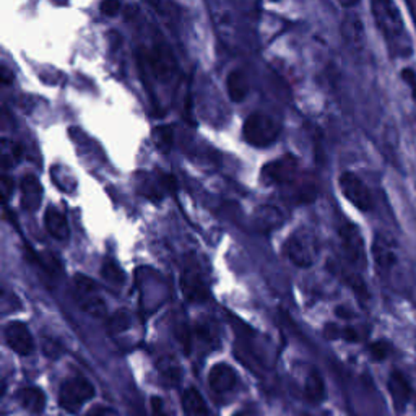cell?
<instances>
[{"label": "cell", "instance_id": "cell-17", "mask_svg": "<svg viewBox=\"0 0 416 416\" xmlns=\"http://www.w3.org/2000/svg\"><path fill=\"white\" fill-rule=\"evenodd\" d=\"M16 400L20 402V405L28 410L29 413H43L46 407V395L44 392L38 387H25L20 389L16 394Z\"/></svg>", "mask_w": 416, "mask_h": 416}, {"label": "cell", "instance_id": "cell-16", "mask_svg": "<svg viewBox=\"0 0 416 416\" xmlns=\"http://www.w3.org/2000/svg\"><path fill=\"white\" fill-rule=\"evenodd\" d=\"M44 226L52 238L57 241H67L70 238V228L66 215L59 212L57 208L49 207L44 213Z\"/></svg>", "mask_w": 416, "mask_h": 416}, {"label": "cell", "instance_id": "cell-36", "mask_svg": "<svg viewBox=\"0 0 416 416\" xmlns=\"http://www.w3.org/2000/svg\"><path fill=\"white\" fill-rule=\"evenodd\" d=\"M337 315H338V318H342V319H350L351 318L350 310L345 309V308H337Z\"/></svg>", "mask_w": 416, "mask_h": 416}, {"label": "cell", "instance_id": "cell-4", "mask_svg": "<svg viewBox=\"0 0 416 416\" xmlns=\"http://www.w3.org/2000/svg\"><path fill=\"white\" fill-rule=\"evenodd\" d=\"M338 186L343 197L362 213L371 212L374 207L372 194L360 176L355 173H343L338 178Z\"/></svg>", "mask_w": 416, "mask_h": 416}, {"label": "cell", "instance_id": "cell-7", "mask_svg": "<svg viewBox=\"0 0 416 416\" xmlns=\"http://www.w3.org/2000/svg\"><path fill=\"white\" fill-rule=\"evenodd\" d=\"M298 166L300 163L295 156H283L280 160H275L263 168L262 171V181L265 184L270 186H293L296 183L298 176Z\"/></svg>", "mask_w": 416, "mask_h": 416}, {"label": "cell", "instance_id": "cell-25", "mask_svg": "<svg viewBox=\"0 0 416 416\" xmlns=\"http://www.w3.org/2000/svg\"><path fill=\"white\" fill-rule=\"evenodd\" d=\"M103 277L106 278L108 281H111V283H114V285H121L122 281H124V273H122L121 268L117 267L114 262H111V260L104 262Z\"/></svg>", "mask_w": 416, "mask_h": 416}, {"label": "cell", "instance_id": "cell-37", "mask_svg": "<svg viewBox=\"0 0 416 416\" xmlns=\"http://www.w3.org/2000/svg\"><path fill=\"white\" fill-rule=\"evenodd\" d=\"M2 81H4V85L10 83V75H9V70L5 66H2Z\"/></svg>", "mask_w": 416, "mask_h": 416}, {"label": "cell", "instance_id": "cell-35", "mask_svg": "<svg viewBox=\"0 0 416 416\" xmlns=\"http://www.w3.org/2000/svg\"><path fill=\"white\" fill-rule=\"evenodd\" d=\"M4 183H2V192H4V198L7 201L9 196H10V192L14 191V183L7 178V176H4Z\"/></svg>", "mask_w": 416, "mask_h": 416}, {"label": "cell", "instance_id": "cell-6", "mask_svg": "<svg viewBox=\"0 0 416 416\" xmlns=\"http://www.w3.org/2000/svg\"><path fill=\"white\" fill-rule=\"evenodd\" d=\"M73 288L77 293V303L93 318H104L106 314V303L99 296L98 286L93 280L85 275H77L73 278Z\"/></svg>", "mask_w": 416, "mask_h": 416}, {"label": "cell", "instance_id": "cell-18", "mask_svg": "<svg viewBox=\"0 0 416 416\" xmlns=\"http://www.w3.org/2000/svg\"><path fill=\"white\" fill-rule=\"evenodd\" d=\"M226 90L231 101L234 103L244 101L249 93V85H248V78H245V75L241 72V70H233V72L228 75Z\"/></svg>", "mask_w": 416, "mask_h": 416}, {"label": "cell", "instance_id": "cell-32", "mask_svg": "<svg viewBox=\"0 0 416 416\" xmlns=\"http://www.w3.org/2000/svg\"><path fill=\"white\" fill-rule=\"evenodd\" d=\"M85 416H117V413L114 412L113 408H108V407H95L93 410H90Z\"/></svg>", "mask_w": 416, "mask_h": 416}, {"label": "cell", "instance_id": "cell-20", "mask_svg": "<svg viewBox=\"0 0 416 416\" xmlns=\"http://www.w3.org/2000/svg\"><path fill=\"white\" fill-rule=\"evenodd\" d=\"M183 408L187 416H208V407L201 392L189 387L183 394Z\"/></svg>", "mask_w": 416, "mask_h": 416}, {"label": "cell", "instance_id": "cell-8", "mask_svg": "<svg viewBox=\"0 0 416 416\" xmlns=\"http://www.w3.org/2000/svg\"><path fill=\"white\" fill-rule=\"evenodd\" d=\"M340 241L345 255H347L351 265L362 268L366 265V250H365V239L358 226L351 225V223H343L340 226Z\"/></svg>", "mask_w": 416, "mask_h": 416}, {"label": "cell", "instance_id": "cell-30", "mask_svg": "<svg viewBox=\"0 0 416 416\" xmlns=\"http://www.w3.org/2000/svg\"><path fill=\"white\" fill-rule=\"evenodd\" d=\"M99 9H101V11L106 16H116L117 14H119V10H121V4L106 0V2H103L101 5H99Z\"/></svg>", "mask_w": 416, "mask_h": 416}, {"label": "cell", "instance_id": "cell-38", "mask_svg": "<svg viewBox=\"0 0 416 416\" xmlns=\"http://www.w3.org/2000/svg\"><path fill=\"white\" fill-rule=\"evenodd\" d=\"M234 416H248V415H244V413H238V415H234Z\"/></svg>", "mask_w": 416, "mask_h": 416}, {"label": "cell", "instance_id": "cell-22", "mask_svg": "<svg viewBox=\"0 0 416 416\" xmlns=\"http://www.w3.org/2000/svg\"><path fill=\"white\" fill-rule=\"evenodd\" d=\"M304 394L306 398L313 403H320L325 398V384L324 379L320 377L319 372L313 371L306 379V385H304Z\"/></svg>", "mask_w": 416, "mask_h": 416}, {"label": "cell", "instance_id": "cell-10", "mask_svg": "<svg viewBox=\"0 0 416 416\" xmlns=\"http://www.w3.org/2000/svg\"><path fill=\"white\" fill-rule=\"evenodd\" d=\"M4 337L5 342L9 345V348L14 350L15 353H19L21 356H28L33 353L34 340L31 332L28 329V325L23 324V322H10V324L5 327Z\"/></svg>", "mask_w": 416, "mask_h": 416}, {"label": "cell", "instance_id": "cell-23", "mask_svg": "<svg viewBox=\"0 0 416 416\" xmlns=\"http://www.w3.org/2000/svg\"><path fill=\"white\" fill-rule=\"evenodd\" d=\"M174 143V131L169 126L155 128V145L161 153H169Z\"/></svg>", "mask_w": 416, "mask_h": 416}, {"label": "cell", "instance_id": "cell-29", "mask_svg": "<svg viewBox=\"0 0 416 416\" xmlns=\"http://www.w3.org/2000/svg\"><path fill=\"white\" fill-rule=\"evenodd\" d=\"M127 327H128V318L126 313H121L119 315H116L113 322H111V329H113L114 332H122V330H126Z\"/></svg>", "mask_w": 416, "mask_h": 416}, {"label": "cell", "instance_id": "cell-2", "mask_svg": "<svg viewBox=\"0 0 416 416\" xmlns=\"http://www.w3.org/2000/svg\"><path fill=\"white\" fill-rule=\"evenodd\" d=\"M243 136L255 148H267L272 143L277 142L280 136V124L273 117L254 113L250 114L244 122Z\"/></svg>", "mask_w": 416, "mask_h": 416}, {"label": "cell", "instance_id": "cell-5", "mask_svg": "<svg viewBox=\"0 0 416 416\" xmlns=\"http://www.w3.org/2000/svg\"><path fill=\"white\" fill-rule=\"evenodd\" d=\"M93 395H95V387H93L91 382L77 376L67 379L62 384L61 392H59V403L67 412L73 413L83 407L88 400H91Z\"/></svg>", "mask_w": 416, "mask_h": 416}, {"label": "cell", "instance_id": "cell-13", "mask_svg": "<svg viewBox=\"0 0 416 416\" xmlns=\"http://www.w3.org/2000/svg\"><path fill=\"white\" fill-rule=\"evenodd\" d=\"M387 390L397 412H405L410 400H412V385H410V380L405 374L400 371H392L387 380Z\"/></svg>", "mask_w": 416, "mask_h": 416}, {"label": "cell", "instance_id": "cell-14", "mask_svg": "<svg viewBox=\"0 0 416 416\" xmlns=\"http://www.w3.org/2000/svg\"><path fill=\"white\" fill-rule=\"evenodd\" d=\"M208 384L215 392L218 394H225V392H230L236 385V372L230 365H225V362H218L208 372Z\"/></svg>", "mask_w": 416, "mask_h": 416}, {"label": "cell", "instance_id": "cell-3", "mask_svg": "<svg viewBox=\"0 0 416 416\" xmlns=\"http://www.w3.org/2000/svg\"><path fill=\"white\" fill-rule=\"evenodd\" d=\"M285 252L296 267H310L315 260V254H318V244H315L314 234L308 230L295 231L285 244Z\"/></svg>", "mask_w": 416, "mask_h": 416}, {"label": "cell", "instance_id": "cell-21", "mask_svg": "<svg viewBox=\"0 0 416 416\" xmlns=\"http://www.w3.org/2000/svg\"><path fill=\"white\" fill-rule=\"evenodd\" d=\"M210 10H212V16L215 21V26L218 29L223 38H230L233 36V16L230 9L226 7L225 4H216L212 2L208 5Z\"/></svg>", "mask_w": 416, "mask_h": 416}, {"label": "cell", "instance_id": "cell-34", "mask_svg": "<svg viewBox=\"0 0 416 416\" xmlns=\"http://www.w3.org/2000/svg\"><path fill=\"white\" fill-rule=\"evenodd\" d=\"M325 335L329 337L330 340H335L338 337H342V329H338V327L333 325V324H329L325 327Z\"/></svg>", "mask_w": 416, "mask_h": 416}, {"label": "cell", "instance_id": "cell-24", "mask_svg": "<svg viewBox=\"0 0 416 416\" xmlns=\"http://www.w3.org/2000/svg\"><path fill=\"white\" fill-rule=\"evenodd\" d=\"M259 215L260 216L257 221L260 223V228H265V230H272L281 220V215L275 207H262Z\"/></svg>", "mask_w": 416, "mask_h": 416}, {"label": "cell", "instance_id": "cell-9", "mask_svg": "<svg viewBox=\"0 0 416 416\" xmlns=\"http://www.w3.org/2000/svg\"><path fill=\"white\" fill-rule=\"evenodd\" d=\"M181 290H183L186 300L191 303H202L208 298L207 281L194 260L186 262L183 275H181Z\"/></svg>", "mask_w": 416, "mask_h": 416}, {"label": "cell", "instance_id": "cell-15", "mask_svg": "<svg viewBox=\"0 0 416 416\" xmlns=\"http://www.w3.org/2000/svg\"><path fill=\"white\" fill-rule=\"evenodd\" d=\"M342 34L351 49L361 51L365 46V26L358 15L350 14L342 23Z\"/></svg>", "mask_w": 416, "mask_h": 416}, {"label": "cell", "instance_id": "cell-19", "mask_svg": "<svg viewBox=\"0 0 416 416\" xmlns=\"http://www.w3.org/2000/svg\"><path fill=\"white\" fill-rule=\"evenodd\" d=\"M41 186L34 176H25L21 181V202L26 210H36L41 203Z\"/></svg>", "mask_w": 416, "mask_h": 416}, {"label": "cell", "instance_id": "cell-12", "mask_svg": "<svg viewBox=\"0 0 416 416\" xmlns=\"http://www.w3.org/2000/svg\"><path fill=\"white\" fill-rule=\"evenodd\" d=\"M146 64L158 80L168 81L173 77L176 70V62L166 48L163 46H155L148 54H146Z\"/></svg>", "mask_w": 416, "mask_h": 416}, {"label": "cell", "instance_id": "cell-31", "mask_svg": "<svg viewBox=\"0 0 416 416\" xmlns=\"http://www.w3.org/2000/svg\"><path fill=\"white\" fill-rule=\"evenodd\" d=\"M151 410H153V416H168L165 402L160 397H151Z\"/></svg>", "mask_w": 416, "mask_h": 416}, {"label": "cell", "instance_id": "cell-28", "mask_svg": "<svg viewBox=\"0 0 416 416\" xmlns=\"http://www.w3.org/2000/svg\"><path fill=\"white\" fill-rule=\"evenodd\" d=\"M400 75H402V80L408 85L410 91H412L413 101L416 103V73H415V70L413 69H403Z\"/></svg>", "mask_w": 416, "mask_h": 416}, {"label": "cell", "instance_id": "cell-26", "mask_svg": "<svg viewBox=\"0 0 416 416\" xmlns=\"http://www.w3.org/2000/svg\"><path fill=\"white\" fill-rule=\"evenodd\" d=\"M369 353H371L372 360L384 361L385 358H389L390 355V345L387 342H384V340H377V342L369 345Z\"/></svg>", "mask_w": 416, "mask_h": 416}, {"label": "cell", "instance_id": "cell-1", "mask_svg": "<svg viewBox=\"0 0 416 416\" xmlns=\"http://www.w3.org/2000/svg\"><path fill=\"white\" fill-rule=\"evenodd\" d=\"M371 9L376 25L385 43H387L389 49L398 57L412 56V44H410L405 21H403L397 5L385 2V0H377V2L371 4Z\"/></svg>", "mask_w": 416, "mask_h": 416}, {"label": "cell", "instance_id": "cell-27", "mask_svg": "<svg viewBox=\"0 0 416 416\" xmlns=\"http://www.w3.org/2000/svg\"><path fill=\"white\" fill-rule=\"evenodd\" d=\"M160 369H161V372L165 374V377L168 380H171V382H178V380H179V367L176 366V362H173L171 360H168L165 362H160Z\"/></svg>", "mask_w": 416, "mask_h": 416}, {"label": "cell", "instance_id": "cell-11", "mask_svg": "<svg viewBox=\"0 0 416 416\" xmlns=\"http://www.w3.org/2000/svg\"><path fill=\"white\" fill-rule=\"evenodd\" d=\"M397 244L387 234L379 233L372 241V259L380 272H389L397 263Z\"/></svg>", "mask_w": 416, "mask_h": 416}, {"label": "cell", "instance_id": "cell-33", "mask_svg": "<svg viewBox=\"0 0 416 416\" xmlns=\"http://www.w3.org/2000/svg\"><path fill=\"white\" fill-rule=\"evenodd\" d=\"M342 338L347 340V342L356 343L360 342V333L356 332L353 327H345V329H342Z\"/></svg>", "mask_w": 416, "mask_h": 416}]
</instances>
